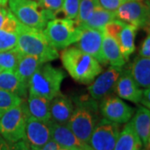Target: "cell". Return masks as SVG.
I'll return each mask as SVG.
<instances>
[{"label":"cell","instance_id":"603a6c76","mask_svg":"<svg viewBox=\"0 0 150 150\" xmlns=\"http://www.w3.org/2000/svg\"><path fill=\"white\" fill-rule=\"evenodd\" d=\"M137 30H138L137 27L129 23H126L116 39L120 48L121 54L123 55V59H125V61L129 59L130 55L135 50L134 40L136 37Z\"/></svg>","mask_w":150,"mask_h":150},{"label":"cell","instance_id":"e0dca14e","mask_svg":"<svg viewBox=\"0 0 150 150\" xmlns=\"http://www.w3.org/2000/svg\"><path fill=\"white\" fill-rule=\"evenodd\" d=\"M28 86L17 75L15 71L3 70L0 73V89L12 93L25 99Z\"/></svg>","mask_w":150,"mask_h":150},{"label":"cell","instance_id":"f35d334b","mask_svg":"<svg viewBox=\"0 0 150 150\" xmlns=\"http://www.w3.org/2000/svg\"><path fill=\"white\" fill-rule=\"evenodd\" d=\"M8 9H6L5 8H0V29H1L5 21L7 13H8Z\"/></svg>","mask_w":150,"mask_h":150},{"label":"cell","instance_id":"ab89813d","mask_svg":"<svg viewBox=\"0 0 150 150\" xmlns=\"http://www.w3.org/2000/svg\"><path fill=\"white\" fill-rule=\"evenodd\" d=\"M8 0H0V8H5Z\"/></svg>","mask_w":150,"mask_h":150},{"label":"cell","instance_id":"277c9868","mask_svg":"<svg viewBox=\"0 0 150 150\" xmlns=\"http://www.w3.org/2000/svg\"><path fill=\"white\" fill-rule=\"evenodd\" d=\"M66 77L63 70L48 62L40 65L28 81L29 93L52 100L60 93L62 82Z\"/></svg>","mask_w":150,"mask_h":150},{"label":"cell","instance_id":"4dcf8cb0","mask_svg":"<svg viewBox=\"0 0 150 150\" xmlns=\"http://www.w3.org/2000/svg\"><path fill=\"white\" fill-rule=\"evenodd\" d=\"M126 23L120 21L117 18L113 19L112 21L108 22L107 24H105L102 28V31L103 34H106L108 36L113 38L117 39L119 33H121Z\"/></svg>","mask_w":150,"mask_h":150},{"label":"cell","instance_id":"8fae6325","mask_svg":"<svg viewBox=\"0 0 150 150\" xmlns=\"http://www.w3.org/2000/svg\"><path fill=\"white\" fill-rule=\"evenodd\" d=\"M81 28V34L76 47L83 52L87 53L96 59L100 64L107 65L108 62L103 54V33L99 29L89 28Z\"/></svg>","mask_w":150,"mask_h":150},{"label":"cell","instance_id":"7bdbcfd3","mask_svg":"<svg viewBox=\"0 0 150 150\" xmlns=\"http://www.w3.org/2000/svg\"><path fill=\"white\" fill-rule=\"evenodd\" d=\"M2 71H3V69H1V68H0V73H1V72H2Z\"/></svg>","mask_w":150,"mask_h":150},{"label":"cell","instance_id":"9c48e42d","mask_svg":"<svg viewBox=\"0 0 150 150\" xmlns=\"http://www.w3.org/2000/svg\"><path fill=\"white\" fill-rule=\"evenodd\" d=\"M114 13L117 19L138 28L146 27L149 22V8L143 0H129Z\"/></svg>","mask_w":150,"mask_h":150},{"label":"cell","instance_id":"ac0fdd59","mask_svg":"<svg viewBox=\"0 0 150 150\" xmlns=\"http://www.w3.org/2000/svg\"><path fill=\"white\" fill-rule=\"evenodd\" d=\"M134 130L145 149H149L150 144V111L149 108L141 106L132 119Z\"/></svg>","mask_w":150,"mask_h":150},{"label":"cell","instance_id":"7c38bea8","mask_svg":"<svg viewBox=\"0 0 150 150\" xmlns=\"http://www.w3.org/2000/svg\"><path fill=\"white\" fill-rule=\"evenodd\" d=\"M122 70V67L110 66L104 73L99 75L88 88L92 98L101 100L115 91L116 83Z\"/></svg>","mask_w":150,"mask_h":150},{"label":"cell","instance_id":"f6af8a7d","mask_svg":"<svg viewBox=\"0 0 150 150\" xmlns=\"http://www.w3.org/2000/svg\"><path fill=\"white\" fill-rule=\"evenodd\" d=\"M33 1H37V0H33Z\"/></svg>","mask_w":150,"mask_h":150},{"label":"cell","instance_id":"2e32d148","mask_svg":"<svg viewBox=\"0 0 150 150\" xmlns=\"http://www.w3.org/2000/svg\"><path fill=\"white\" fill-rule=\"evenodd\" d=\"M74 104L69 98L59 93L50 100L51 120L61 124H67L74 111Z\"/></svg>","mask_w":150,"mask_h":150},{"label":"cell","instance_id":"4fadbf2b","mask_svg":"<svg viewBox=\"0 0 150 150\" xmlns=\"http://www.w3.org/2000/svg\"><path fill=\"white\" fill-rule=\"evenodd\" d=\"M51 139L48 122H43L29 116L26 123L23 140L30 150H38Z\"/></svg>","mask_w":150,"mask_h":150},{"label":"cell","instance_id":"bcb514c9","mask_svg":"<svg viewBox=\"0 0 150 150\" xmlns=\"http://www.w3.org/2000/svg\"><path fill=\"white\" fill-rule=\"evenodd\" d=\"M140 150H141V149H140Z\"/></svg>","mask_w":150,"mask_h":150},{"label":"cell","instance_id":"30bf717a","mask_svg":"<svg viewBox=\"0 0 150 150\" xmlns=\"http://www.w3.org/2000/svg\"><path fill=\"white\" fill-rule=\"evenodd\" d=\"M99 111L103 117L118 124L126 123L134 114V108L118 97L108 96L101 99Z\"/></svg>","mask_w":150,"mask_h":150},{"label":"cell","instance_id":"4316f807","mask_svg":"<svg viewBox=\"0 0 150 150\" xmlns=\"http://www.w3.org/2000/svg\"><path fill=\"white\" fill-rule=\"evenodd\" d=\"M97 7L98 6L96 0H80L79 13L77 18L74 20L75 24L77 26H80L83 23H85Z\"/></svg>","mask_w":150,"mask_h":150},{"label":"cell","instance_id":"7a4b0ae2","mask_svg":"<svg viewBox=\"0 0 150 150\" xmlns=\"http://www.w3.org/2000/svg\"><path fill=\"white\" fill-rule=\"evenodd\" d=\"M17 34L16 49L22 54L37 56L45 63L59 57L58 50L49 43L43 30L27 27L20 23Z\"/></svg>","mask_w":150,"mask_h":150},{"label":"cell","instance_id":"d590c367","mask_svg":"<svg viewBox=\"0 0 150 150\" xmlns=\"http://www.w3.org/2000/svg\"><path fill=\"white\" fill-rule=\"evenodd\" d=\"M139 56L143 58H150V36L148 35L141 46Z\"/></svg>","mask_w":150,"mask_h":150},{"label":"cell","instance_id":"ba28073f","mask_svg":"<svg viewBox=\"0 0 150 150\" xmlns=\"http://www.w3.org/2000/svg\"><path fill=\"white\" fill-rule=\"evenodd\" d=\"M119 133L118 123L104 118L99 119L92 132L88 144L93 150H113Z\"/></svg>","mask_w":150,"mask_h":150},{"label":"cell","instance_id":"74e56055","mask_svg":"<svg viewBox=\"0 0 150 150\" xmlns=\"http://www.w3.org/2000/svg\"><path fill=\"white\" fill-rule=\"evenodd\" d=\"M59 147L60 146L54 140L51 139L46 144L43 145V147L38 150H58L59 149Z\"/></svg>","mask_w":150,"mask_h":150},{"label":"cell","instance_id":"d6a6232c","mask_svg":"<svg viewBox=\"0 0 150 150\" xmlns=\"http://www.w3.org/2000/svg\"><path fill=\"white\" fill-rule=\"evenodd\" d=\"M20 23H21L17 19L16 17L14 16L11 13V11L8 9V13H7V17L5 18V21L4 23V24H3V26H2L0 30H4V31H7V32L16 33H17Z\"/></svg>","mask_w":150,"mask_h":150},{"label":"cell","instance_id":"ffe728a7","mask_svg":"<svg viewBox=\"0 0 150 150\" xmlns=\"http://www.w3.org/2000/svg\"><path fill=\"white\" fill-rule=\"evenodd\" d=\"M27 108L29 116L43 122H48L50 116V100L41 96L29 93Z\"/></svg>","mask_w":150,"mask_h":150},{"label":"cell","instance_id":"484cf974","mask_svg":"<svg viewBox=\"0 0 150 150\" xmlns=\"http://www.w3.org/2000/svg\"><path fill=\"white\" fill-rule=\"evenodd\" d=\"M21 56L16 48L0 52V68L6 71H15Z\"/></svg>","mask_w":150,"mask_h":150},{"label":"cell","instance_id":"8992f818","mask_svg":"<svg viewBox=\"0 0 150 150\" xmlns=\"http://www.w3.org/2000/svg\"><path fill=\"white\" fill-rule=\"evenodd\" d=\"M43 32L49 43L58 50L76 43L81 34V28L69 18H54L48 22Z\"/></svg>","mask_w":150,"mask_h":150},{"label":"cell","instance_id":"1f68e13d","mask_svg":"<svg viewBox=\"0 0 150 150\" xmlns=\"http://www.w3.org/2000/svg\"><path fill=\"white\" fill-rule=\"evenodd\" d=\"M0 150H30L23 139L11 143L0 135Z\"/></svg>","mask_w":150,"mask_h":150},{"label":"cell","instance_id":"9a60e30c","mask_svg":"<svg viewBox=\"0 0 150 150\" xmlns=\"http://www.w3.org/2000/svg\"><path fill=\"white\" fill-rule=\"evenodd\" d=\"M115 91L120 98H123L131 102L139 103L142 98L143 89L135 83L130 70H122V73L118 78Z\"/></svg>","mask_w":150,"mask_h":150},{"label":"cell","instance_id":"ee69618b","mask_svg":"<svg viewBox=\"0 0 150 150\" xmlns=\"http://www.w3.org/2000/svg\"><path fill=\"white\" fill-rule=\"evenodd\" d=\"M2 114H3V113H2V112H0V118H1V116H2Z\"/></svg>","mask_w":150,"mask_h":150},{"label":"cell","instance_id":"44dd1931","mask_svg":"<svg viewBox=\"0 0 150 150\" xmlns=\"http://www.w3.org/2000/svg\"><path fill=\"white\" fill-rule=\"evenodd\" d=\"M130 74L139 87H150V58L137 57L130 69Z\"/></svg>","mask_w":150,"mask_h":150},{"label":"cell","instance_id":"5b68a950","mask_svg":"<svg viewBox=\"0 0 150 150\" xmlns=\"http://www.w3.org/2000/svg\"><path fill=\"white\" fill-rule=\"evenodd\" d=\"M8 4L11 13L27 27L43 30L48 22L56 17L51 11L39 10L38 3L33 0H8Z\"/></svg>","mask_w":150,"mask_h":150},{"label":"cell","instance_id":"d4e9b609","mask_svg":"<svg viewBox=\"0 0 150 150\" xmlns=\"http://www.w3.org/2000/svg\"><path fill=\"white\" fill-rule=\"evenodd\" d=\"M116 17L114 12L105 10L101 8L100 7H97L95 10L93 12L91 16L88 18V19L79 27L89 28L93 29L102 30L105 24H107L108 22L112 21Z\"/></svg>","mask_w":150,"mask_h":150},{"label":"cell","instance_id":"8d00e7d4","mask_svg":"<svg viewBox=\"0 0 150 150\" xmlns=\"http://www.w3.org/2000/svg\"><path fill=\"white\" fill-rule=\"evenodd\" d=\"M140 103H143V105L144 107L149 108H150V89L149 88H145L144 90H143V95L142 98L140 100Z\"/></svg>","mask_w":150,"mask_h":150},{"label":"cell","instance_id":"b9f144b4","mask_svg":"<svg viewBox=\"0 0 150 150\" xmlns=\"http://www.w3.org/2000/svg\"><path fill=\"white\" fill-rule=\"evenodd\" d=\"M83 150H93V149L91 147H90V146L88 145V146L87 148H85V149H83Z\"/></svg>","mask_w":150,"mask_h":150},{"label":"cell","instance_id":"7402d4cb","mask_svg":"<svg viewBox=\"0 0 150 150\" xmlns=\"http://www.w3.org/2000/svg\"><path fill=\"white\" fill-rule=\"evenodd\" d=\"M103 54L108 64L114 67H123L125 64V59L121 54L118 42L115 38L103 34Z\"/></svg>","mask_w":150,"mask_h":150},{"label":"cell","instance_id":"f546056e","mask_svg":"<svg viewBox=\"0 0 150 150\" xmlns=\"http://www.w3.org/2000/svg\"><path fill=\"white\" fill-rule=\"evenodd\" d=\"M80 0H63L61 12L64 13L65 18L74 21L79 13Z\"/></svg>","mask_w":150,"mask_h":150},{"label":"cell","instance_id":"836d02e7","mask_svg":"<svg viewBox=\"0 0 150 150\" xmlns=\"http://www.w3.org/2000/svg\"><path fill=\"white\" fill-rule=\"evenodd\" d=\"M36 2L42 9L51 11L56 15L61 12L63 0H37Z\"/></svg>","mask_w":150,"mask_h":150},{"label":"cell","instance_id":"3957f363","mask_svg":"<svg viewBox=\"0 0 150 150\" xmlns=\"http://www.w3.org/2000/svg\"><path fill=\"white\" fill-rule=\"evenodd\" d=\"M99 108L93 98H80L76 102L70 119L67 123L78 139L88 144L92 132L98 122Z\"/></svg>","mask_w":150,"mask_h":150},{"label":"cell","instance_id":"5bb4252c","mask_svg":"<svg viewBox=\"0 0 150 150\" xmlns=\"http://www.w3.org/2000/svg\"><path fill=\"white\" fill-rule=\"evenodd\" d=\"M48 123L50 129L51 139L54 140L60 147L83 149L88 146V144L78 139L67 124L58 123L51 119Z\"/></svg>","mask_w":150,"mask_h":150},{"label":"cell","instance_id":"cb8c5ba5","mask_svg":"<svg viewBox=\"0 0 150 150\" xmlns=\"http://www.w3.org/2000/svg\"><path fill=\"white\" fill-rule=\"evenodd\" d=\"M43 59L37 56L22 54L15 73L24 83L28 84V81L38 68L44 64Z\"/></svg>","mask_w":150,"mask_h":150},{"label":"cell","instance_id":"52a82bcc","mask_svg":"<svg viewBox=\"0 0 150 150\" xmlns=\"http://www.w3.org/2000/svg\"><path fill=\"white\" fill-rule=\"evenodd\" d=\"M28 117L27 103L24 100L19 105L3 112L0 118V135L11 143L23 139Z\"/></svg>","mask_w":150,"mask_h":150},{"label":"cell","instance_id":"83f0119b","mask_svg":"<svg viewBox=\"0 0 150 150\" xmlns=\"http://www.w3.org/2000/svg\"><path fill=\"white\" fill-rule=\"evenodd\" d=\"M24 99L9 92L0 89V112H4L19 105Z\"/></svg>","mask_w":150,"mask_h":150},{"label":"cell","instance_id":"d6986e66","mask_svg":"<svg viewBox=\"0 0 150 150\" xmlns=\"http://www.w3.org/2000/svg\"><path fill=\"white\" fill-rule=\"evenodd\" d=\"M142 147V141L136 134L132 121H129L119 133L113 150H140Z\"/></svg>","mask_w":150,"mask_h":150},{"label":"cell","instance_id":"6da1fadb","mask_svg":"<svg viewBox=\"0 0 150 150\" xmlns=\"http://www.w3.org/2000/svg\"><path fill=\"white\" fill-rule=\"evenodd\" d=\"M60 58L69 74L80 83H91L103 70L96 59L77 47L64 48Z\"/></svg>","mask_w":150,"mask_h":150},{"label":"cell","instance_id":"e575fe53","mask_svg":"<svg viewBox=\"0 0 150 150\" xmlns=\"http://www.w3.org/2000/svg\"><path fill=\"white\" fill-rule=\"evenodd\" d=\"M98 6L103 9L115 12L123 3L129 0H96Z\"/></svg>","mask_w":150,"mask_h":150},{"label":"cell","instance_id":"f1b7e54d","mask_svg":"<svg viewBox=\"0 0 150 150\" xmlns=\"http://www.w3.org/2000/svg\"><path fill=\"white\" fill-rule=\"evenodd\" d=\"M18 43V34L0 30V52L16 48Z\"/></svg>","mask_w":150,"mask_h":150},{"label":"cell","instance_id":"60d3db41","mask_svg":"<svg viewBox=\"0 0 150 150\" xmlns=\"http://www.w3.org/2000/svg\"><path fill=\"white\" fill-rule=\"evenodd\" d=\"M58 150H83L80 149H71V148H64V147H59Z\"/></svg>","mask_w":150,"mask_h":150}]
</instances>
